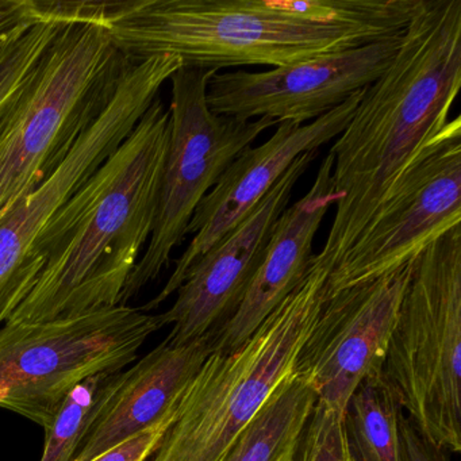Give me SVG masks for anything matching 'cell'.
<instances>
[{"instance_id": "3957f363", "label": "cell", "mask_w": 461, "mask_h": 461, "mask_svg": "<svg viewBox=\"0 0 461 461\" xmlns=\"http://www.w3.org/2000/svg\"><path fill=\"white\" fill-rule=\"evenodd\" d=\"M156 98L131 136L60 207L33 247L36 285L6 323L77 317L120 304L152 234L169 144Z\"/></svg>"}, {"instance_id": "52a82bcc", "label": "cell", "mask_w": 461, "mask_h": 461, "mask_svg": "<svg viewBox=\"0 0 461 461\" xmlns=\"http://www.w3.org/2000/svg\"><path fill=\"white\" fill-rule=\"evenodd\" d=\"M160 314L118 306L0 328V407L47 430L75 387L117 374L163 328Z\"/></svg>"}, {"instance_id": "e0dca14e", "label": "cell", "mask_w": 461, "mask_h": 461, "mask_svg": "<svg viewBox=\"0 0 461 461\" xmlns=\"http://www.w3.org/2000/svg\"><path fill=\"white\" fill-rule=\"evenodd\" d=\"M317 396L294 372L272 393L218 461H288L312 417Z\"/></svg>"}, {"instance_id": "ba28073f", "label": "cell", "mask_w": 461, "mask_h": 461, "mask_svg": "<svg viewBox=\"0 0 461 461\" xmlns=\"http://www.w3.org/2000/svg\"><path fill=\"white\" fill-rule=\"evenodd\" d=\"M182 66L175 56L128 58L106 107L75 140L66 158L0 217V328L36 285L42 266L33 258V247L45 226L131 136Z\"/></svg>"}, {"instance_id": "6da1fadb", "label": "cell", "mask_w": 461, "mask_h": 461, "mask_svg": "<svg viewBox=\"0 0 461 461\" xmlns=\"http://www.w3.org/2000/svg\"><path fill=\"white\" fill-rule=\"evenodd\" d=\"M66 23L104 29L126 58L183 66L274 68L403 34L420 0L59 2Z\"/></svg>"}, {"instance_id": "5b68a950", "label": "cell", "mask_w": 461, "mask_h": 461, "mask_svg": "<svg viewBox=\"0 0 461 461\" xmlns=\"http://www.w3.org/2000/svg\"><path fill=\"white\" fill-rule=\"evenodd\" d=\"M126 60L95 23H68L53 40L0 120V217L66 158Z\"/></svg>"}, {"instance_id": "2e32d148", "label": "cell", "mask_w": 461, "mask_h": 461, "mask_svg": "<svg viewBox=\"0 0 461 461\" xmlns=\"http://www.w3.org/2000/svg\"><path fill=\"white\" fill-rule=\"evenodd\" d=\"M212 352L210 334L180 345L166 339L128 371H121L74 461H91L161 422L176 409Z\"/></svg>"}, {"instance_id": "603a6c76", "label": "cell", "mask_w": 461, "mask_h": 461, "mask_svg": "<svg viewBox=\"0 0 461 461\" xmlns=\"http://www.w3.org/2000/svg\"><path fill=\"white\" fill-rule=\"evenodd\" d=\"M42 17L37 0H0V44Z\"/></svg>"}, {"instance_id": "d6986e66", "label": "cell", "mask_w": 461, "mask_h": 461, "mask_svg": "<svg viewBox=\"0 0 461 461\" xmlns=\"http://www.w3.org/2000/svg\"><path fill=\"white\" fill-rule=\"evenodd\" d=\"M120 372L91 377L72 390L45 430L47 439L40 461H74L96 412L112 393Z\"/></svg>"}, {"instance_id": "7a4b0ae2", "label": "cell", "mask_w": 461, "mask_h": 461, "mask_svg": "<svg viewBox=\"0 0 461 461\" xmlns=\"http://www.w3.org/2000/svg\"><path fill=\"white\" fill-rule=\"evenodd\" d=\"M461 87V0H420L395 58L331 147L336 214L312 261L342 263L415 156L449 122Z\"/></svg>"}, {"instance_id": "7c38bea8", "label": "cell", "mask_w": 461, "mask_h": 461, "mask_svg": "<svg viewBox=\"0 0 461 461\" xmlns=\"http://www.w3.org/2000/svg\"><path fill=\"white\" fill-rule=\"evenodd\" d=\"M402 36L258 74L217 72L207 86V106L239 120L312 122L379 79L395 58Z\"/></svg>"}, {"instance_id": "44dd1931", "label": "cell", "mask_w": 461, "mask_h": 461, "mask_svg": "<svg viewBox=\"0 0 461 461\" xmlns=\"http://www.w3.org/2000/svg\"><path fill=\"white\" fill-rule=\"evenodd\" d=\"M290 461H358L348 441L345 415L315 402Z\"/></svg>"}, {"instance_id": "4fadbf2b", "label": "cell", "mask_w": 461, "mask_h": 461, "mask_svg": "<svg viewBox=\"0 0 461 461\" xmlns=\"http://www.w3.org/2000/svg\"><path fill=\"white\" fill-rule=\"evenodd\" d=\"M364 91L366 88L312 122H280L268 141L242 150L202 199L187 229V234H194L193 241L176 261L163 290L141 307L142 312L158 309L174 295L188 269L260 203L299 156L337 139L352 120Z\"/></svg>"}, {"instance_id": "ac0fdd59", "label": "cell", "mask_w": 461, "mask_h": 461, "mask_svg": "<svg viewBox=\"0 0 461 461\" xmlns=\"http://www.w3.org/2000/svg\"><path fill=\"white\" fill-rule=\"evenodd\" d=\"M404 411L384 375L366 377L345 411L348 441L358 461H403L401 426Z\"/></svg>"}, {"instance_id": "cb8c5ba5", "label": "cell", "mask_w": 461, "mask_h": 461, "mask_svg": "<svg viewBox=\"0 0 461 461\" xmlns=\"http://www.w3.org/2000/svg\"><path fill=\"white\" fill-rule=\"evenodd\" d=\"M399 430L403 461H450L447 453L426 439L406 414L402 418Z\"/></svg>"}, {"instance_id": "8992f818", "label": "cell", "mask_w": 461, "mask_h": 461, "mask_svg": "<svg viewBox=\"0 0 461 461\" xmlns=\"http://www.w3.org/2000/svg\"><path fill=\"white\" fill-rule=\"evenodd\" d=\"M383 375L406 417L447 453L461 452V226L410 261Z\"/></svg>"}, {"instance_id": "8fae6325", "label": "cell", "mask_w": 461, "mask_h": 461, "mask_svg": "<svg viewBox=\"0 0 461 461\" xmlns=\"http://www.w3.org/2000/svg\"><path fill=\"white\" fill-rule=\"evenodd\" d=\"M410 263L371 282L329 294L296 358L295 374L317 402L344 414L358 385L383 374Z\"/></svg>"}, {"instance_id": "5bb4252c", "label": "cell", "mask_w": 461, "mask_h": 461, "mask_svg": "<svg viewBox=\"0 0 461 461\" xmlns=\"http://www.w3.org/2000/svg\"><path fill=\"white\" fill-rule=\"evenodd\" d=\"M318 155L312 150L299 156L260 203L188 269L176 301L160 314L164 326L172 325L167 341L174 345L194 341L215 333L230 320L263 260L275 222Z\"/></svg>"}, {"instance_id": "d4e9b609", "label": "cell", "mask_w": 461, "mask_h": 461, "mask_svg": "<svg viewBox=\"0 0 461 461\" xmlns=\"http://www.w3.org/2000/svg\"><path fill=\"white\" fill-rule=\"evenodd\" d=\"M290 458H291V457H290ZM288 461H290V460H288Z\"/></svg>"}, {"instance_id": "7402d4cb", "label": "cell", "mask_w": 461, "mask_h": 461, "mask_svg": "<svg viewBox=\"0 0 461 461\" xmlns=\"http://www.w3.org/2000/svg\"><path fill=\"white\" fill-rule=\"evenodd\" d=\"M175 410L158 425L152 426V428L141 431L137 436L115 445L112 449L106 450V452L102 453L91 461H147L148 458L155 455L164 434L171 426L175 417Z\"/></svg>"}, {"instance_id": "30bf717a", "label": "cell", "mask_w": 461, "mask_h": 461, "mask_svg": "<svg viewBox=\"0 0 461 461\" xmlns=\"http://www.w3.org/2000/svg\"><path fill=\"white\" fill-rule=\"evenodd\" d=\"M460 221L461 120L456 117L415 156L329 275V294L395 271Z\"/></svg>"}, {"instance_id": "9a60e30c", "label": "cell", "mask_w": 461, "mask_h": 461, "mask_svg": "<svg viewBox=\"0 0 461 461\" xmlns=\"http://www.w3.org/2000/svg\"><path fill=\"white\" fill-rule=\"evenodd\" d=\"M331 171L333 155L328 153L309 193L275 222L263 260L239 309L222 328L210 334L212 352H231L244 344L303 279L314 256L315 234L330 207L336 206Z\"/></svg>"}, {"instance_id": "ffe728a7", "label": "cell", "mask_w": 461, "mask_h": 461, "mask_svg": "<svg viewBox=\"0 0 461 461\" xmlns=\"http://www.w3.org/2000/svg\"><path fill=\"white\" fill-rule=\"evenodd\" d=\"M44 17L0 44V120L17 98L45 50L68 23L37 0Z\"/></svg>"}, {"instance_id": "277c9868", "label": "cell", "mask_w": 461, "mask_h": 461, "mask_svg": "<svg viewBox=\"0 0 461 461\" xmlns=\"http://www.w3.org/2000/svg\"><path fill=\"white\" fill-rule=\"evenodd\" d=\"M329 272L306 275L258 330L231 352H212L175 410L152 461H218L249 425L296 358L329 295Z\"/></svg>"}, {"instance_id": "9c48e42d", "label": "cell", "mask_w": 461, "mask_h": 461, "mask_svg": "<svg viewBox=\"0 0 461 461\" xmlns=\"http://www.w3.org/2000/svg\"><path fill=\"white\" fill-rule=\"evenodd\" d=\"M217 72L182 66L172 75L171 133L155 223L147 250L121 294L122 306L168 267L172 250L187 236L202 199L234 158L264 131L279 125L269 118L245 121L212 113L207 106V86Z\"/></svg>"}]
</instances>
